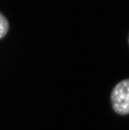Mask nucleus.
I'll list each match as a JSON object with an SVG mask.
<instances>
[{"label": "nucleus", "instance_id": "nucleus-2", "mask_svg": "<svg viewBox=\"0 0 129 130\" xmlns=\"http://www.w3.org/2000/svg\"><path fill=\"white\" fill-rule=\"evenodd\" d=\"M9 23L5 17L0 13V39L3 38L9 30Z\"/></svg>", "mask_w": 129, "mask_h": 130}, {"label": "nucleus", "instance_id": "nucleus-3", "mask_svg": "<svg viewBox=\"0 0 129 130\" xmlns=\"http://www.w3.org/2000/svg\"><path fill=\"white\" fill-rule=\"evenodd\" d=\"M128 43H129V36H128Z\"/></svg>", "mask_w": 129, "mask_h": 130}, {"label": "nucleus", "instance_id": "nucleus-1", "mask_svg": "<svg viewBox=\"0 0 129 130\" xmlns=\"http://www.w3.org/2000/svg\"><path fill=\"white\" fill-rule=\"evenodd\" d=\"M111 105L120 115L129 114V79L120 81L115 86L111 94Z\"/></svg>", "mask_w": 129, "mask_h": 130}]
</instances>
